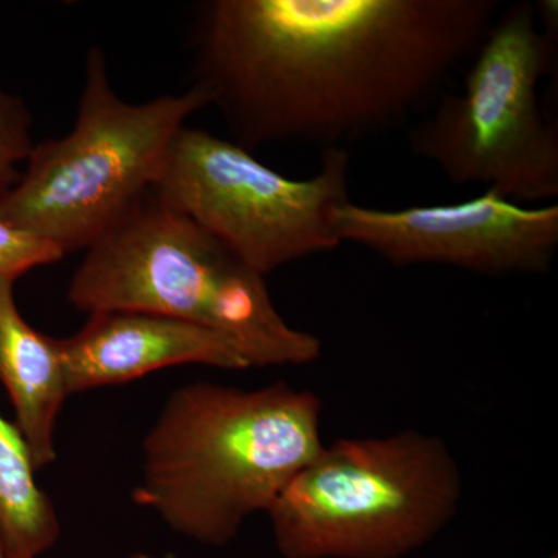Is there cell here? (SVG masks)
I'll list each match as a JSON object with an SVG mask.
<instances>
[{"instance_id":"5bb4252c","label":"cell","mask_w":558,"mask_h":558,"mask_svg":"<svg viewBox=\"0 0 558 558\" xmlns=\"http://www.w3.org/2000/svg\"><path fill=\"white\" fill-rule=\"evenodd\" d=\"M131 558H154V557L148 556V554L140 553V554H135V556H132Z\"/></svg>"},{"instance_id":"8fae6325","label":"cell","mask_w":558,"mask_h":558,"mask_svg":"<svg viewBox=\"0 0 558 558\" xmlns=\"http://www.w3.org/2000/svg\"><path fill=\"white\" fill-rule=\"evenodd\" d=\"M17 425L0 416V538L5 558H38L60 538V521L35 480Z\"/></svg>"},{"instance_id":"9a60e30c","label":"cell","mask_w":558,"mask_h":558,"mask_svg":"<svg viewBox=\"0 0 558 558\" xmlns=\"http://www.w3.org/2000/svg\"><path fill=\"white\" fill-rule=\"evenodd\" d=\"M0 558H5V553H3L2 538H0Z\"/></svg>"},{"instance_id":"8992f818","label":"cell","mask_w":558,"mask_h":558,"mask_svg":"<svg viewBox=\"0 0 558 558\" xmlns=\"http://www.w3.org/2000/svg\"><path fill=\"white\" fill-rule=\"evenodd\" d=\"M557 38L534 2L502 7L459 89L442 92L411 130V153L451 183L483 186L515 204L558 197V124L539 98Z\"/></svg>"},{"instance_id":"277c9868","label":"cell","mask_w":558,"mask_h":558,"mask_svg":"<svg viewBox=\"0 0 558 558\" xmlns=\"http://www.w3.org/2000/svg\"><path fill=\"white\" fill-rule=\"evenodd\" d=\"M461 469L417 429L323 446L269 509L284 558H403L457 517Z\"/></svg>"},{"instance_id":"7c38bea8","label":"cell","mask_w":558,"mask_h":558,"mask_svg":"<svg viewBox=\"0 0 558 558\" xmlns=\"http://www.w3.org/2000/svg\"><path fill=\"white\" fill-rule=\"evenodd\" d=\"M33 146L31 110L0 84V201L20 182Z\"/></svg>"},{"instance_id":"5b68a950","label":"cell","mask_w":558,"mask_h":558,"mask_svg":"<svg viewBox=\"0 0 558 558\" xmlns=\"http://www.w3.org/2000/svg\"><path fill=\"white\" fill-rule=\"evenodd\" d=\"M194 84L146 102L121 100L98 47L86 58L75 126L33 146L27 170L0 201V218L69 252L89 248L153 189L172 140L208 108Z\"/></svg>"},{"instance_id":"2e32d148","label":"cell","mask_w":558,"mask_h":558,"mask_svg":"<svg viewBox=\"0 0 558 558\" xmlns=\"http://www.w3.org/2000/svg\"><path fill=\"white\" fill-rule=\"evenodd\" d=\"M549 558H558L557 556H554V557H549Z\"/></svg>"},{"instance_id":"7a4b0ae2","label":"cell","mask_w":558,"mask_h":558,"mask_svg":"<svg viewBox=\"0 0 558 558\" xmlns=\"http://www.w3.org/2000/svg\"><path fill=\"white\" fill-rule=\"evenodd\" d=\"M322 413L315 392L286 384L180 388L146 436L135 502L183 537L230 545L323 449Z\"/></svg>"},{"instance_id":"30bf717a","label":"cell","mask_w":558,"mask_h":558,"mask_svg":"<svg viewBox=\"0 0 558 558\" xmlns=\"http://www.w3.org/2000/svg\"><path fill=\"white\" fill-rule=\"evenodd\" d=\"M0 381L16 413L35 470L57 458L54 429L69 398L60 340L33 329L13 296V282L0 278Z\"/></svg>"},{"instance_id":"52a82bcc","label":"cell","mask_w":558,"mask_h":558,"mask_svg":"<svg viewBox=\"0 0 558 558\" xmlns=\"http://www.w3.org/2000/svg\"><path fill=\"white\" fill-rule=\"evenodd\" d=\"M349 153H322L312 178L290 179L234 142L183 128L154 189L266 278L339 248L333 211L349 199Z\"/></svg>"},{"instance_id":"6da1fadb","label":"cell","mask_w":558,"mask_h":558,"mask_svg":"<svg viewBox=\"0 0 558 558\" xmlns=\"http://www.w3.org/2000/svg\"><path fill=\"white\" fill-rule=\"evenodd\" d=\"M499 0H207L196 86L236 145L322 153L399 130L472 60Z\"/></svg>"},{"instance_id":"9c48e42d","label":"cell","mask_w":558,"mask_h":558,"mask_svg":"<svg viewBox=\"0 0 558 558\" xmlns=\"http://www.w3.org/2000/svg\"><path fill=\"white\" fill-rule=\"evenodd\" d=\"M60 351L70 395L126 384L170 366L253 368L226 333L146 312H95L76 336L60 340Z\"/></svg>"},{"instance_id":"4fadbf2b","label":"cell","mask_w":558,"mask_h":558,"mask_svg":"<svg viewBox=\"0 0 558 558\" xmlns=\"http://www.w3.org/2000/svg\"><path fill=\"white\" fill-rule=\"evenodd\" d=\"M64 255L53 242L0 218V278L14 284L27 271L58 263Z\"/></svg>"},{"instance_id":"ba28073f","label":"cell","mask_w":558,"mask_h":558,"mask_svg":"<svg viewBox=\"0 0 558 558\" xmlns=\"http://www.w3.org/2000/svg\"><path fill=\"white\" fill-rule=\"evenodd\" d=\"M341 244L396 267L446 266L484 275L548 274L558 250V205H520L492 191L458 204L381 209L347 202L333 211Z\"/></svg>"},{"instance_id":"3957f363","label":"cell","mask_w":558,"mask_h":558,"mask_svg":"<svg viewBox=\"0 0 558 558\" xmlns=\"http://www.w3.org/2000/svg\"><path fill=\"white\" fill-rule=\"evenodd\" d=\"M69 300L81 311L163 315L226 333L253 368L317 362L323 343L279 314L266 278L156 189L87 248Z\"/></svg>"}]
</instances>
